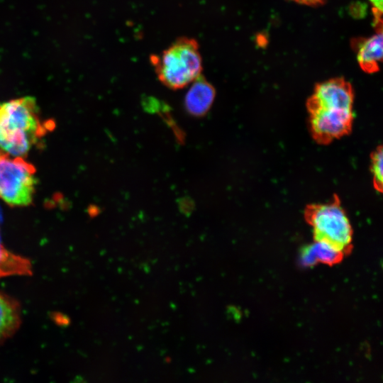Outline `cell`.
Segmentation results:
<instances>
[{"label":"cell","mask_w":383,"mask_h":383,"mask_svg":"<svg viewBox=\"0 0 383 383\" xmlns=\"http://www.w3.org/2000/svg\"><path fill=\"white\" fill-rule=\"evenodd\" d=\"M344 253L333 246L321 241L304 247L300 255V260L304 266H313L318 262L333 265L340 262Z\"/></svg>","instance_id":"8"},{"label":"cell","mask_w":383,"mask_h":383,"mask_svg":"<svg viewBox=\"0 0 383 383\" xmlns=\"http://www.w3.org/2000/svg\"><path fill=\"white\" fill-rule=\"evenodd\" d=\"M150 62L160 82L172 89L185 87L201 74L202 58L198 42L180 37Z\"/></svg>","instance_id":"2"},{"label":"cell","mask_w":383,"mask_h":383,"mask_svg":"<svg viewBox=\"0 0 383 383\" xmlns=\"http://www.w3.org/2000/svg\"><path fill=\"white\" fill-rule=\"evenodd\" d=\"M382 147L380 145L371 155V172L372 173L373 186L379 192L382 191Z\"/></svg>","instance_id":"11"},{"label":"cell","mask_w":383,"mask_h":383,"mask_svg":"<svg viewBox=\"0 0 383 383\" xmlns=\"http://www.w3.org/2000/svg\"><path fill=\"white\" fill-rule=\"evenodd\" d=\"M55 128L52 120L41 116L36 100L23 96L0 102V150L26 157Z\"/></svg>","instance_id":"1"},{"label":"cell","mask_w":383,"mask_h":383,"mask_svg":"<svg viewBox=\"0 0 383 383\" xmlns=\"http://www.w3.org/2000/svg\"><path fill=\"white\" fill-rule=\"evenodd\" d=\"M296 3L307 5V6H317L325 2L326 0H292Z\"/></svg>","instance_id":"13"},{"label":"cell","mask_w":383,"mask_h":383,"mask_svg":"<svg viewBox=\"0 0 383 383\" xmlns=\"http://www.w3.org/2000/svg\"><path fill=\"white\" fill-rule=\"evenodd\" d=\"M372 5L374 26L377 29L382 28V0H369Z\"/></svg>","instance_id":"12"},{"label":"cell","mask_w":383,"mask_h":383,"mask_svg":"<svg viewBox=\"0 0 383 383\" xmlns=\"http://www.w3.org/2000/svg\"><path fill=\"white\" fill-rule=\"evenodd\" d=\"M314 240L328 243L344 254L352 248L353 228L338 196L326 204H313L304 210Z\"/></svg>","instance_id":"3"},{"label":"cell","mask_w":383,"mask_h":383,"mask_svg":"<svg viewBox=\"0 0 383 383\" xmlns=\"http://www.w3.org/2000/svg\"><path fill=\"white\" fill-rule=\"evenodd\" d=\"M35 167L26 157L0 150V199L11 207L30 206L37 187Z\"/></svg>","instance_id":"4"},{"label":"cell","mask_w":383,"mask_h":383,"mask_svg":"<svg viewBox=\"0 0 383 383\" xmlns=\"http://www.w3.org/2000/svg\"><path fill=\"white\" fill-rule=\"evenodd\" d=\"M382 29L367 38L359 39L355 43L357 60L360 68L367 73H374L379 70L382 60Z\"/></svg>","instance_id":"7"},{"label":"cell","mask_w":383,"mask_h":383,"mask_svg":"<svg viewBox=\"0 0 383 383\" xmlns=\"http://www.w3.org/2000/svg\"><path fill=\"white\" fill-rule=\"evenodd\" d=\"M308 111L310 131L319 144H328L351 131L354 119L353 109H316Z\"/></svg>","instance_id":"5"},{"label":"cell","mask_w":383,"mask_h":383,"mask_svg":"<svg viewBox=\"0 0 383 383\" xmlns=\"http://www.w3.org/2000/svg\"><path fill=\"white\" fill-rule=\"evenodd\" d=\"M21 323V309L17 301L0 292V344L12 336Z\"/></svg>","instance_id":"9"},{"label":"cell","mask_w":383,"mask_h":383,"mask_svg":"<svg viewBox=\"0 0 383 383\" xmlns=\"http://www.w3.org/2000/svg\"><path fill=\"white\" fill-rule=\"evenodd\" d=\"M28 260L7 251L0 243V277L11 274H30Z\"/></svg>","instance_id":"10"},{"label":"cell","mask_w":383,"mask_h":383,"mask_svg":"<svg viewBox=\"0 0 383 383\" xmlns=\"http://www.w3.org/2000/svg\"><path fill=\"white\" fill-rule=\"evenodd\" d=\"M216 96L213 85L201 74L191 83L184 97V107L192 116H202L211 107Z\"/></svg>","instance_id":"6"}]
</instances>
